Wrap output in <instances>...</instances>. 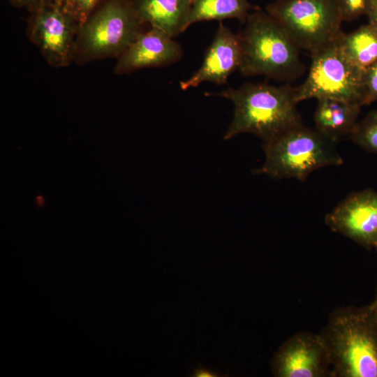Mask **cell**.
Returning <instances> with one entry per match:
<instances>
[{
  "mask_svg": "<svg viewBox=\"0 0 377 377\" xmlns=\"http://www.w3.org/2000/svg\"><path fill=\"white\" fill-rule=\"evenodd\" d=\"M206 95L221 96L233 104V117L223 135L225 140L242 133H251L267 142L302 124L295 87L288 84L274 86L248 82Z\"/></svg>",
  "mask_w": 377,
  "mask_h": 377,
  "instance_id": "cell-1",
  "label": "cell"
},
{
  "mask_svg": "<svg viewBox=\"0 0 377 377\" xmlns=\"http://www.w3.org/2000/svg\"><path fill=\"white\" fill-rule=\"evenodd\" d=\"M319 334L331 377H377V316L371 304L335 309Z\"/></svg>",
  "mask_w": 377,
  "mask_h": 377,
  "instance_id": "cell-2",
  "label": "cell"
},
{
  "mask_svg": "<svg viewBox=\"0 0 377 377\" xmlns=\"http://www.w3.org/2000/svg\"><path fill=\"white\" fill-rule=\"evenodd\" d=\"M239 35L242 54L238 71L243 76L264 75L289 82L304 73L300 49L265 10L253 8Z\"/></svg>",
  "mask_w": 377,
  "mask_h": 377,
  "instance_id": "cell-3",
  "label": "cell"
},
{
  "mask_svg": "<svg viewBox=\"0 0 377 377\" xmlns=\"http://www.w3.org/2000/svg\"><path fill=\"white\" fill-rule=\"evenodd\" d=\"M263 147L265 162L253 172L273 179L294 178L304 182L313 171L341 165L343 162L335 142L303 123L263 142Z\"/></svg>",
  "mask_w": 377,
  "mask_h": 377,
  "instance_id": "cell-4",
  "label": "cell"
},
{
  "mask_svg": "<svg viewBox=\"0 0 377 377\" xmlns=\"http://www.w3.org/2000/svg\"><path fill=\"white\" fill-rule=\"evenodd\" d=\"M133 0H103L80 25L74 61L119 57L143 31Z\"/></svg>",
  "mask_w": 377,
  "mask_h": 377,
  "instance_id": "cell-5",
  "label": "cell"
},
{
  "mask_svg": "<svg viewBox=\"0 0 377 377\" xmlns=\"http://www.w3.org/2000/svg\"><path fill=\"white\" fill-rule=\"evenodd\" d=\"M265 10L310 54L335 43L343 33L337 0H274Z\"/></svg>",
  "mask_w": 377,
  "mask_h": 377,
  "instance_id": "cell-6",
  "label": "cell"
},
{
  "mask_svg": "<svg viewBox=\"0 0 377 377\" xmlns=\"http://www.w3.org/2000/svg\"><path fill=\"white\" fill-rule=\"evenodd\" d=\"M311 57L306 78L295 87L298 103L311 98H334L362 106L363 72L348 61L337 41Z\"/></svg>",
  "mask_w": 377,
  "mask_h": 377,
  "instance_id": "cell-7",
  "label": "cell"
},
{
  "mask_svg": "<svg viewBox=\"0 0 377 377\" xmlns=\"http://www.w3.org/2000/svg\"><path fill=\"white\" fill-rule=\"evenodd\" d=\"M27 35L45 61L55 68L69 66L75 59L80 25L62 7L41 0L29 10Z\"/></svg>",
  "mask_w": 377,
  "mask_h": 377,
  "instance_id": "cell-8",
  "label": "cell"
},
{
  "mask_svg": "<svg viewBox=\"0 0 377 377\" xmlns=\"http://www.w3.org/2000/svg\"><path fill=\"white\" fill-rule=\"evenodd\" d=\"M276 377H331V363L321 337L298 332L286 339L270 362Z\"/></svg>",
  "mask_w": 377,
  "mask_h": 377,
  "instance_id": "cell-9",
  "label": "cell"
},
{
  "mask_svg": "<svg viewBox=\"0 0 377 377\" xmlns=\"http://www.w3.org/2000/svg\"><path fill=\"white\" fill-rule=\"evenodd\" d=\"M334 232L358 244L377 246V191L365 189L350 193L325 217Z\"/></svg>",
  "mask_w": 377,
  "mask_h": 377,
  "instance_id": "cell-10",
  "label": "cell"
},
{
  "mask_svg": "<svg viewBox=\"0 0 377 377\" xmlns=\"http://www.w3.org/2000/svg\"><path fill=\"white\" fill-rule=\"evenodd\" d=\"M242 54L239 34H235L222 21L219 22L200 67L188 79L181 81L179 87L182 90H187L205 82L217 84L226 83L229 76L239 70Z\"/></svg>",
  "mask_w": 377,
  "mask_h": 377,
  "instance_id": "cell-11",
  "label": "cell"
},
{
  "mask_svg": "<svg viewBox=\"0 0 377 377\" xmlns=\"http://www.w3.org/2000/svg\"><path fill=\"white\" fill-rule=\"evenodd\" d=\"M181 45L164 31L150 27L142 31L128 48L117 58L114 73L128 74L142 68L161 67L180 60Z\"/></svg>",
  "mask_w": 377,
  "mask_h": 377,
  "instance_id": "cell-12",
  "label": "cell"
},
{
  "mask_svg": "<svg viewBox=\"0 0 377 377\" xmlns=\"http://www.w3.org/2000/svg\"><path fill=\"white\" fill-rule=\"evenodd\" d=\"M192 0H133L144 24L160 29L175 38L186 30Z\"/></svg>",
  "mask_w": 377,
  "mask_h": 377,
  "instance_id": "cell-13",
  "label": "cell"
},
{
  "mask_svg": "<svg viewBox=\"0 0 377 377\" xmlns=\"http://www.w3.org/2000/svg\"><path fill=\"white\" fill-rule=\"evenodd\" d=\"M361 107L339 99H318L313 115L315 129L335 142L349 136L357 122Z\"/></svg>",
  "mask_w": 377,
  "mask_h": 377,
  "instance_id": "cell-14",
  "label": "cell"
},
{
  "mask_svg": "<svg viewBox=\"0 0 377 377\" xmlns=\"http://www.w3.org/2000/svg\"><path fill=\"white\" fill-rule=\"evenodd\" d=\"M337 43L348 61L362 72L377 61V27L369 22L343 33Z\"/></svg>",
  "mask_w": 377,
  "mask_h": 377,
  "instance_id": "cell-15",
  "label": "cell"
},
{
  "mask_svg": "<svg viewBox=\"0 0 377 377\" xmlns=\"http://www.w3.org/2000/svg\"><path fill=\"white\" fill-rule=\"evenodd\" d=\"M253 9L249 0H194L188 19V27L202 22L235 18L245 23Z\"/></svg>",
  "mask_w": 377,
  "mask_h": 377,
  "instance_id": "cell-16",
  "label": "cell"
},
{
  "mask_svg": "<svg viewBox=\"0 0 377 377\" xmlns=\"http://www.w3.org/2000/svg\"><path fill=\"white\" fill-rule=\"evenodd\" d=\"M348 137L363 149L377 154V108L357 121Z\"/></svg>",
  "mask_w": 377,
  "mask_h": 377,
  "instance_id": "cell-17",
  "label": "cell"
},
{
  "mask_svg": "<svg viewBox=\"0 0 377 377\" xmlns=\"http://www.w3.org/2000/svg\"><path fill=\"white\" fill-rule=\"evenodd\" d=\"M103 0H65L63 8L80 25Z\"/></svg>",
  "mask_w": 377,
  "mask_h": 377,
  "instance_id": "cell-18",
  "label": "cell"
},
{
  "mask_svg": "<svg viewBox=\"0 0 377 377\" xmlns=\"http://www.w3.org/2000/svg\"><path fill=\"white\" fill-rule=\"evenodd\" d=\"M362 89V105L377 101V61L363 71Z\"/></svg>",
  "mask_w": 377,
  "mask_h": 377,
  "instance_id": "cell-19",
  "label": "cell"
},
{
  "mask_svg": "<svg viewBox=\"0 0 377 377\" xmlns=\"http://www.w3.org/2000/svg\"><path fill=\"white\" fill-rule=\"evenodd\" d=\"M369 0H337L343 21L351 22L365 15Z\"/></svg>",
  "mask_w": 377,
  "mask_h": 377,
  "instance_id": "cell-20",
  "label": "cell"
},
{
  "mask_svg": "<svg viewBox=\"0 0 377 377\" xmlns=\"http://www.w3.org/2000/svg\"><path fill=\"white\" fill-rule=\"evenodd\" d=\"M365 15L369 22L377 27V0H369Z\"/></svg>",
  "mask_w": 377,
  "mask_h": 377,
  "instance_id": "cell-21",
  "label": "cell"
},
{
  "mask_svg": "<svg viewBox=\"0 0 377 377\" xmlns=\"http://www.w3.org/2000/svg\"><path fill=\"white\" fill-rule=\"evenodd\" d=\"M9 3L16 8H25L29 10L41 0H8Z\"/></svg>",
  "mask_w": 377,
  "mask_h": 377,
  "instance_id": "cell-22",
  "label": "cell"
},
{
  "mask_svg": "<svg viewBox=\"0 0 377 377\" xmlns=\"http://www.w3.org/2000/svg\"><path fill=\"white\" fill-rule=\"evenodd\" d=\"M192 376L197 377L218 376L215 372L200 366L198 369H195Z\"/></svg>",
  "mask_w": 377,
  "mask_h": 377,
  "instance_id": "cell-23",
  "label": "cell"
},
{
  "mask_svg": "<svg viewBox=\"0 0 377 377\" xmlns=\"http://www.w3.org/2000/svg\"><path fill=\"white\" fill-rule=\"evenodd\" d=\"M49 1L52 2V3L60 7H63L64 3L65 1V0H49Z\"/></svg>",
  "mask_w": 377,
  "mask_h": 377,
  "instance_id": "cell-24",
  "label": "cell"
},
{
  "mask_svg": "<svg viewBox=\"0 0 377 377\" xmlns=\"http://www.w3.org/2000/svg\"><path fill=\"white\" fill-rule=\"evenodd\" d=\"M375 313L377 316V290H376V295L374 301L371 304Z\"/></svg>",
  "mask_w": 377,
  "mask_h": 377,
  "instance_id": "cell-25",
  "label": "cell"
},
{
  "mask_svg": "<svg viewBox=\"0 0 377 377\" xmlns=\"http://www.w3.org/2000/svg\"><path fill=\"white\" fill-rule=\"evenodd\" d=\"M375 249L377 250V246H376V247Z\"/></svg>",
  "mask_w": 377,
  "mask_h": 377,
  "instance_id": "cell-26",
  "label": "cell"
},
{
  "mask_svg": "<svg viewBox=\"0 0 377 377\" xmlns=\"http://www.w3.org/2000/svg\"><path fill=\"white\" fill-rule=\"evenodd\" d=\"M194 0H192V1L193 2Z\"/></svg>",
  "mask_w": 377,
  "mask_h": 377,
  "instance_id": "cell-27",
  "label": "cell"
}]
</instances>
